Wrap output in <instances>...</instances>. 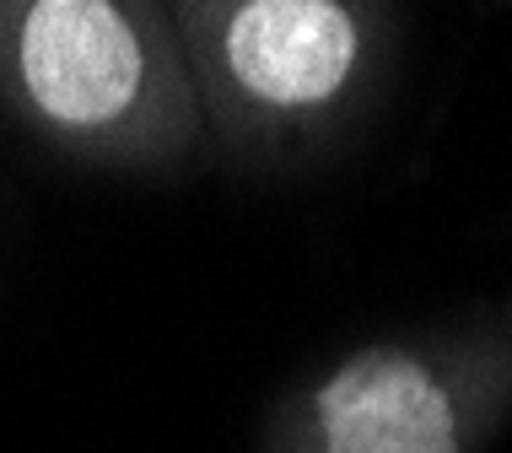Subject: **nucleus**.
Here are the masks:
<instances>
[{"instance_id": "f257e3e1", "label": "nucleus", "mask_w": 512, "mask_h": 453, "mask_svg": "<svg viewBox=\"0 0 512 453\" xmlns=\"http://www.w3.org/2000/svg\"><path fill=\"white\" fill-rule=\"evenodd\" d=\"M0 108L81 168L173 173L211 146L173 17L151 0H0Z\"/></svg>"}, {"instance_id": "f03ea898", "label": "nucleus", "mask_w": 512, "mask_h": 453, "mask_svg": "<svg viewBox=\"0 0 512 453\" xmlns=\"http://www.w3.org/2000/svg\"><path fill=\"white\" fill-rule=\"evenodd\" d=\"M205 141L270 151L329 114L362 71V11L340 0H178L168 6Z\"/></svg>"}, {"instance_id": "7ed1b4c3", "label": "nucleus", "mask_w": 512, "mask_h": 453, "mask_svg": "<svg viewBox=\"0 0 512 453\" xmlns=\"http://www.w3.org/2000/svg\"><path fill=\"white\" fill-rule=\"evenodd\" d=\"M270 453H464V405L426 356L372 346L286 410Z\"/></svg>"}]
</instances>
